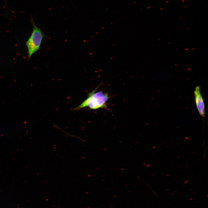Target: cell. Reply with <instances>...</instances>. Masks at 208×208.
<instances>
[{"label":"cell","mask_w":208,"mask_h":208,"mask_svg":"<svg viewBox=\"0 0 208 208\" xmlns=\"http://www.w3.org/2000/svg\"><path fill=\"white\" fill-rule=\"evenodd\" d=\"M101 83L92 92L88 94L87 98L80 105L73 109L78 111L86 107L90 109L96 110L99 108L107 109V102L111 98L108 93L103 91L96 92Z\"/></svg>","instance_id":"6da1fadb"},{"label":"cell","mask_w":208,"mask_h":208,"mask_svg":"<svg viewBox=\"0 0 208 208\" xmlns=\"http://www.w3.org/2000/svg\"><path fill=\"white\" fill-rule=\"evenodd\" d=\"M194 93L197 108L200 115L203 117L205 114V105L199 86H198L196 87Z\"/></svg>","instance_id":"3957f363"},{"label":"cell","mask_w":208,"mask_h":208,"mask_svg":"<svg viewBox=\"0 0 208 208\" xmlns=\"http://www.w3.org/2000/svg\"><path fill=\"white\" fill-rule=\"evenodd\" d=\"M30 21L32 24L33 31L26 43L28 50V60L32 55L39 50L42 40L45 36L40 29L36 26L31 16Z\"/></svg>","instance_id":"7a4b0ae2"}]
</instances>
